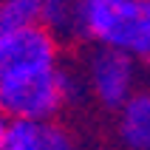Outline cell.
<instances>
[{
  "mask_svg": "<svg viewBox=\"0 0 150 150\" xmlns=\"http://www.w3.org/2000/svg\"><path fill=\"white\" fill-rule=\"evenodd\" d=\"M79 34L99 48L150 62V0H85L76 3Z\"/></svg>",
  "mask_w": 150,
  "mask_h": 150,
  "instance_id": "6da1fadb",
  "label": "cell"
},
{
  "mask_svg": "<svg viewBox=\"0 0 150 150\" xmlns=\"http://www.w3.org/2000/svg\"><path fill=\"white\" fill-rule=\"evenodd\" d=\"M76 96V79L62 68H42L0 79V113L11 119L48 122Z\"/></svg>",
  "mask_w": 150,
  "mask_h": 150,
  "instance_id": "7a4b0ae2",
  "label": "cell"
},
{
  "mask_svg": "<svg viewBox=\"0 0 150 150\" xmlns=\"http://www.w3.org/2000/svg\"><path fill=\"white\" fill-rule=\"evenodd\" d=\"M57 37L42 23L20 28L11 34H0V79L42 68H57Z\"/></svg>",
  "mask_w": 150,
  "mask_h": 150,
  "instance_id": "3957f363",
  "label": "cell"
},
{
  "mask_svg": "<svg viewBox=\"0 0 150 150\" xmlns=\"http://www.w3.org/2000/svg\"><path fill=\"white\" fill-rule=\"evenodd\" d=\"M88 82L105 108H119L133 96L136 59L113 48H96L88 59Z\"/></svg>",
  "mask_w": 150,
  "mask_h": 150,
  "instance_id": "277c9868",
  "label": "cell"
},
{
  "mask_svg": "<svg viewBox=\"0 0 150 150\" xmlns=\"http://www.w3.org/2000/svg\"><path fill=\"white\" fill-rule=\"evenodd\" d=\"M119 136L130 150H150V91H136L122 105Z\"/></svg>",
  "mask_w": 150,
  "mask_h": 150,
  "instance_id": "5b68a950",
  "label": "cell"
},
{
  "mask_svg": "<svg viewBox=\"0 0 150 150\" xmlns=\"http://www.w3.org/2000/svg\"><path fill=\"white\" fill-rule=\"evenodd\" d=\"M42 14L40 0H3L0 3V34H11L37 25Z\"/></svg>",
  "mask_w": 150,
  "mask_h": 150,
  "instance_id": "8992f818",
  "label": "cell"
},
{
  "mask_svg": "<svg viewBox=\"0 0 150 150\" xmlns=\"http://www.w3.org/2000/svg\"><path fill=\"white\" fill-rule=\"evenodd\" d=\"M45 122H28V119H11L6 122V133L0 150H37Z\"/></svg>",
  "mask_w": 150,
  "mask_h": 150,
  "instance_id": "52a82bcc",
  "label": "cell"
},
{
  "mask_svg": "<svg viewBox=\"0 0 150 150\" xmlns=\"http://www.w3.org/2000/svg\"><path fill=\"white\" fill-rule=\"evenodd\" d=\"M40 23L45 25L54 37H59V34H79V25H76V3L74 6L59 3V0L42 3Z\"/></svg>",
  "mask_w": 150,
  "mask_h": 150,
  "instance_id": "ba28073f",
  "label": "cell"
},
{
  "mask_svg": "<svg viewBox=\"0 0 150 150\" xmlns=\"http://www.w3.org/2000/svg\"><path fill=\"white\" fill-rule=\"evenodd\" d=\"M37 150H74V142H71V136H68L59 125L45 122V125H42V136H40Z\"/></svg>",
  "mask_w": 150,
  "mask_h": 150,
  "instance_id": "9c48e42d",
  "label": "cell"
},
{
  "mask_svg": "<svg viewBox=\"0 0 150 150\" xmlns=\"http://www.w3.org/2000/svg\"><path fill=\"white\" fill-rule=\"evenodd\" d=\"M3 133H6V119L0 116V142H3Z\"/></svg>",
  "mask_w": 150,
  "mask_h": 150,
  "instance_id": "30bf717a",
  "label": "cell"
}]
</instances>
